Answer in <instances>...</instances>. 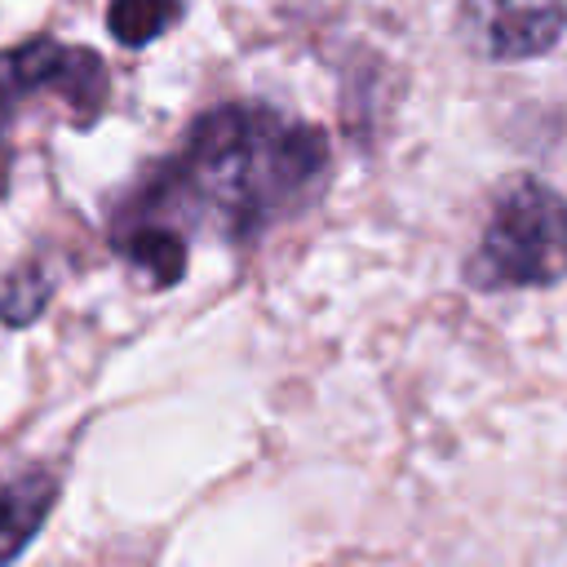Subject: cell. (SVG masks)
Instances as JSON below:
<instances>
[{
  "label": "cell",
  "instance_id": "1",
  "mask_svg": "<svg viewBox=\"0 0 567 567\" xmlns=\"http://www.w3.org/2000/svg\"><path fill=\"white\" fill-rule=\"evenodd\" d=\"M323 128L261 102H226L186 128L182 146L137 186L120 221L190 226L244 244L301 213L323 190Z\"/></svg>",
  "mask_w": 567,
  "mask_h": 567
},
{
  "label": "cell",
  "instance_id": "2",
  "mask_svg": "<svg viewBox=\"0 0 567 567\" xmlns=\"http://www.w3.org/2000/svg\"><path fill=\"white\" fill-rule=\"evenodd\" d=\"M465 279L478 292L549 288L567 279V199L536 177L514 182L496 199L487 230L465 261Z\"/></svg>",
  "mask_w": 567,
  "mask_h": 567
},
{
  "label": "cell",
  "instance_id": "3",
  "mask_svg": "<svg viewBox=\"0 0 567 567\" xmlns=\"http://www.w3.org/2000/svg\"><path fill=\"white\" fill-rule=\"evenodd\" d=\"M35 97H58L75 128H93L111 97V75L97 49L31 35L0 53V146L18 111Z\"/></svg>",
  "mask_w": 567,
  "mask_h": 567
},
{
  "label": "cell",
  "instance_id": "4",
  "mask_svg": "<svg viewBox=\"0 0 567 567\" xmlns=\"http://www.w3.org/2000/svg\"><path fill=\"white\" fill-rule=\"evenodd\" d=\"M567 31V0H461L456 35L483 62H527Z\"/></svg>",
  "mask_w": 567,
  "mask_h": 567
},
{
  "label": "cell",
  "instance_id": "5",
  "mask_svg": "<svg viewBox=\"0 0 567 567\" xmlns=\"http://www.w3.org/2000/svg\"><path fill=\"white\" fill-rule=\"evenodd\" d=\"M58 505V478L49 470L0 474V563L27 554Z\"/></svg>",
  "mask_w": 567,
  "mask_h": 567
},
{
  "label": "cell",
  "instance_id": "6",
  "mask_svg": "<svg viewBox=\"0 0 567 567\" xmlns=\"http://www.w3.org/2000/svg\"><path fill=\"white\" fill-rule=\"evenodd\" d=\"M115 252L151 279V288H173L186 275V239L164 221H115Z\"/></svg>",
  "mask_w": 567,
  "mask_h": 567
},
{
  "label": "cell",
  "instance_id": "7",
  "mask_svg": "<svg viewBox=\"0 0 567 567\" xmlns=\"http://www.w3.org/2000/svg\"><path fill=\"white\" fill-rule=\"evenodd\" d=\"M177 18H182V0H111L106 4V31L124 49L155 44Z\"/></svg>",
  "mask_w": 567,
  "mask_h": 567
},
{
  "label": "cell",
  "instance_id": "8",
  "mask_svg": "<svg viewBox=\"0 0 567 567\" xmlns=\"http://www.w3.org/2000/svg\"><path fill=\"white\" fill-rule=\"evenodd\" d=\"M49 297H53L49 270L35 266V261H22L18 270H9V275L0 279V319H4L9 328H27V323H35V319L44 315Z\"/></svg>",
  "mask_w": 567,
  "mask_h": 567
}]
</instances>
